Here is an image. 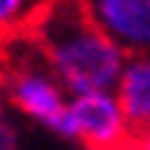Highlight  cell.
Instances as JSON below:
<instances>
[{
	"mask_svg": "<svg viewBox=\"0 0 150 150\" xmlns=\"http://www.w3.org/2000/svg\"><path fill=\"white\" fill-rule=\"evenodd\" d=\"M132 126L117 102L114 90H96L69 99L66 141H78L90 150H123L132 138Z\"/></svg>",
	"mask_w": 150,
	"mask_h": 150,
	"instance_id": "3",
	"label": "cell"
},
{
	"mask_svg": "<svg viewBox=\"0 0 150 150\" xmlns=\"http://www.w3.org/2000/svg\"><path fill=\"white\" fill-rule=\"evenodd\" d=\"M81 6L126 57L150 54V0H81Z\"/></svg>",
	"mask_w": 150,
	"mask_h": 150,
	"instance_id": "4",
	"label": "cell"
},
{
	"mask_svg": "<svg viewBox=\"0 0 150 150\" xmlns=\"http://www.w3.org/2000/svg\"><path fill=\"white\" fill-rule=\"evenodd\" d=\"M6 93L24 117L39 123L57 138H66L69 132V93L57 81L51 66L39 54L33 36L21 42L18 54L12 57V69L6 75Z\"/></svg>",
	"mask_w": 150,
	"mask_h": 150,
	"instance_id": "2",
	"label": "cell"
},
{
	"mask_svg": "<svg viewBox=\"0 0 150 150\" xmlns=\"http://www.w3.org/2000/svg\"><path fill=\"white\" fill-rule=\"evenodd\" d=\"M0 150H18V141H15V129L12 123L0 114Z\"/></svg>",
	"mask_w": 150,
	"mask_h": 150,
	"instance_id": "7",
	"label": "cell"
},
{
	"mask_svg": "<svg viewBox=\"0 0 150 150\" xmlns=\"http://www.w3.org/2000/svg\"><path fill=\"white\" fill-rule=\"evenodd\" d=\"M132 150H150V129H147V132H141V135H135Z\"/></svg>",
	"mask_w": 150,
	"mask_h": 150,
	"instance_id": "8",
	"label": "cell"
},
{
	"mask_svg": "<svg viewBox=\"0 0 150 150\" xmlns=\"http://www.w3.org/2000/svg\"><path fill=\"white\" fill-rule=\"evenodd\" d=\"M30 36L69 96L114 90L126 51L84 12L81 0H51L30 24Z\"/></svg>",
	"mask_w": 150,
	"mask_h": 150,
	"instance_id": "1",
	"label": "cell"
},
{
	"mask_svg": "<svg viewBox=\"0 0 150 150\" xmlns=\"http://www.w3.org/2000/svg\"><path fill=\"white\" fill-rule=\"evenodd\" d=\"M45 3H51V0H39V6H45Z\"/></svg>",
	"mask_w": 150,
	"mask_h": 150,
	"instance_id": "9",
	"label": "cell"
},
{
	"mask_svg": "<svg viewBox=\"0 0 150 150\" xmlns=\"http://www.w3.org/2000/svg\"><path fill=\"white\" fill-rule=\"evenodd\" d=\"M114 96L135 135L150 129V54H132L123 63Z\"/></svg>",
	"mask_w": 150,
	"mask_h": 150,
	"instance_id": "5",
	"label": "cell"
},
{
	"mask_svg": "<svg viewBox=\"0 0 150 150\" xmlns=\"http://www.w3.org/2000/svg\"><path fill=\"white\" fill-rule=\"evenodd\" d=\"M39 9V0H0V36H9L24 24H33Z\"/></svg>",
	"mask_w": 150,
	"mask_h": 150,
	"instance_id": "6",
	"label": "cell"
}]
</instances>
